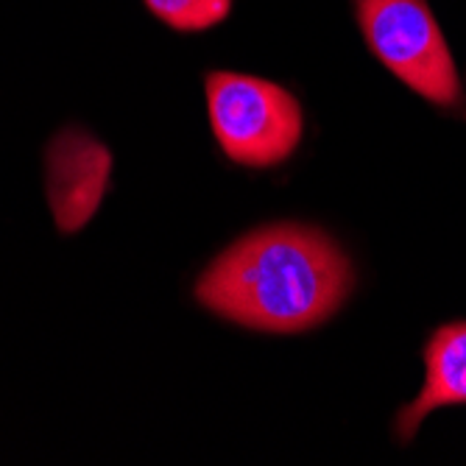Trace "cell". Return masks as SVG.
Instances as JSON below:
<instances>
[{
    "label": "cell",
    "instance_id": "cell-1",
    "mask_svg": "<svg viewBox=\"0 0 466 466\" xmlns=\"http://www.w3.org/2000/svg\"><path fill=\"white\" fill-rule=\"evenodd\" d=\"M347 254L321 229L274 224L221 251L198 282V302L263 332H302L338 313L352 290Z\"/></svg>",
    "mask_w": 466,
    "mask_h": 466
},
{
    "label": "cell",
    "instance_id": "cell-2",
    "mask_svg": "<svg viewBox=\"0 0 466 466\" xmlns=\"http://www.w3.org/2000/svg\"><path fill=\"white\" fill-rule=\"evenodd\" d=\"M207 109L224 154L246 167H271L302 140V106L279 84L240 76H207Z\"/></svg>",
    "mask_w": 466,
    "mask_h": 466
},
{
    "label": "cell",
    "instance_id": "cell-3",
    "mask_svg": "<svg viewBox=\"0 0 466 466\" xmlns=\"http://www.w3.org/2000/svg\"><path fill=\"white\" fill-rule=\"evenodd\" d=\"M369 48L400 81L439 106L461 104V81L428 0H358Z\"/></svg>",
    "mask_w": 466,
    "mask_h": 466
},
{
    "label": "cell",
    "instance_id": "cell-4",
    "mask_svg": "<svg viewBox=\"0 0 466 466\" xmlns=\"http://www.w3.org/2000/svg\"><path fill=\"white\" fill-rule=\"evenodd\" d=\"M112 154L81 129L59 132L46 151V187L59 232L87 227L104 201Z\"/></svg>",
    "mask_w": 466,
    "mask_h": 466
},
{
    "label": "cell",
    "instance_id": "cell-5",
    "mask_svg": "<svg viewBox=\"0 0 466 466\" xmlns=\"http://www.w3.org/2000/svg\"><path fill=\"white\" fill-rule=\"evenodd\" d=\"M425 386L419 397L400 410L397 436L410 441L425 416L444 405L466 402V321L441 327L425 350Z\"/></svg>",
    "mask_w": 466,
    "mask_h": 466
},
{
    "label": "cell",
    "instance_id": "cell-6",
    "mask_svg": "<svg viewBox=\"0 0 466 466\" xmlns=\"http://www.w3.org/2000/svg\"><path fill=\"white\" fill-rule=\"evenodd\" d=\"M146 6L177 31H204L229 15L232 0H146Z\"/></svg>",
    "mask_w": 466,
    "mask_h": 466
}]
</instances>
